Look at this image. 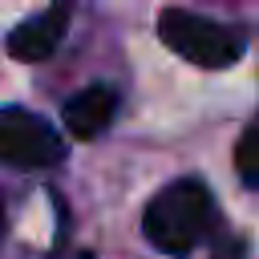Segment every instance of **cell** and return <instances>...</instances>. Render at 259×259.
<instances>
[{
    "instance_id": "obj_1",
    "label": "cell",
    "mask_w": 259,
    "mask_h": 259,
    "mask_svg": "<svg viewBox=\"0 0 259 259\" xmlns=\"http://www.w3.org/2000/svg\"><path fill=\"white\" fill-rule=\"evenodd\" d=\"M219 227V210H214V194L206 190L202 178L186 174L174 178L170 186H162L142 214V231L146 239L162 251V255H190L194 247H202Z\"/></svg>"
},
{
    "instance_id": "obj_2",
    "label": "cell",
    "mask_w": 259,
    "mask_h": 259,
    "mask_svg": "<svg viewBox=\"0 0 259 259\" xmlns=\"http://www.w3.org/2000/svg\"><path fill=\"white\" fill-rule=\"evenodd\" d=\"M158 36L166 49H174L182 61L198 65V69H231L243 57V32L186 12V8H162L158 16Z\"/></svg>"
},
{
    "instance_id": "obj_3",
    "label": "cell",
    "mask_w": 259,
    "mask_h": 259,
    "mask_svg": "<svg viewBox=\"0 0 259 259\" xmlns=\"http://www.w3.org/2000/svg\"><path fill=\"white\" fill-rule=\"evenodd\" d=\"M65 158V138L53 121L32 109L4 105L0 109V162L12 170H53Z\"/></svg>"
},
{
    "instance_id": "obj_4",
    "label": "cell",
    "mask_w": 259,
    "mask_h": 259,
    "mask_svg": "<svg viewBox=\"0 0 259 259\" xmlns=\"http://www.w3.org/2000/svg\"><path fill=\"white\" fill-rule=\"evenodd\" d=\"M69 8H73L69 0H53L45 12L20 20V24L8 32V57H12V61H24V65L49 61V57L57 53L61 36L69 32Z\"/></svg>"
},
{
    "instance_id": "obj_5",
    "label": "cell",
    "mask_w": 259,
    "mask_h": 259,
    "mask_svg": "<svg viewBox=\"0 0 259 259\" xmlns=\"http://www.w3.org/2000/svg\"><path fill=\"white\" fill-rule=\"evenodd\" d=\"M117 89L113 85H105V81H93V85H85L81 93H73L69 101H65V109H61V117H65V130L73 134V138H81V142H89V138H97V134H105L109 130V121L117 117Z\"/></svg>"
},
{
    "instance_id": "obj_6",
    "label": "cell",
    "mask_w": 259,
    "mask_h": 259,
    "mask_svg": "<svg viewBox=\"0 0 259 259\" xmlns=\"http://www.w3.org/2000/svg\"><path fill=\"white\" fill-rule=\"evenodd\" d=\"M235 170L247 190H259V117L243 130V138L235 146Z\"/></svg>"
},
{
    "instance_id": "obj_7",
    "label": "cell",
    "mask_w": 259,
    "mask_h": 259,
    "mask_svg": "<svg viewBox=\"0 0 259 259\" xmlns=\"http://www.w3.org/2000/svg\"><path fill=\"white\" fill-rule=\"evenodd\" d=\"M243 255H247V243H243L239 235H231V239L223 235V239L214 243V259H243Z\"/></svg>"
}]
</instances>
